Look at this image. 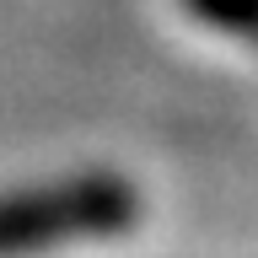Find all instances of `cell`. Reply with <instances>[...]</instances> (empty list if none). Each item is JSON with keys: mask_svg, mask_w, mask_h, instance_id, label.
<instances>
[{"mask_svg": "<svg viewBox=\"0 0 258 258\" xmlns=\"http://www.w3.org/2000/svg\"><path fill=\"white\" fill-rule=\"evenodd\" d=\"M135 188L118 177H70L48 188H22L0 199V258L59 247L81 237H113L135 226Z\"/></svg>", "mask_w": 258, "mask_h": 258, "instance_id": "6da1fadb", "label": "cell"}]
</instances>
